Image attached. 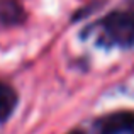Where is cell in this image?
I'll return each instance as SVG.
<instances>
[{"label": "cell", "mask_w": 134, "mask_h": 134, "mask_svg": "<svg viewBox=\"0 0 134 134\" xmlns=\"http://www.w3.org/2000/svg\"><path fill=\"white\" fill-rule=\"evenodd\" d=\"M104 31L112 43L134 46V0L124 9L114 10L105 17Z\"/></svg>", "instance_id": "cell-1"}, {"label": "cell", "mask_w": 134, "mask_h": 134, "mask_svg": "<svg viewBox=\"0 0 134 134\" xmlns=\"http://www.w3.org/2000/svg\"><path fill=\"white\" fill-rule=\"evenodd\" d=\"M134 134V112H114L98 121V134Z\"/></svg>", "instance_id": "cell-2"}, {"label": "cell", "mask_w": 134, "mask_h": 134, "mask_svg": "<svg viewBox=\"0 0 134 134\" xmlns=\"http://www.w3.org/2000/svg\"><path fill=\"white\" fill-rule=\"evenodd\" d=\"M17 105V93L12 87L0 83V124L5 122L12 115L14 109Z\"/></svg>", "instance_id": "cell-3"}, {"label": "cell", "mask_w": 134, "mask_h": 134, "mask_svg": "<svg viewBox=\"0 0 134 134\" xmlns=\"http://www.w3.org/2000/svg\"><path fill=\"white\" fill-rule=\"evenodd\" d=\"M24 17V12L19 3L12 0H3L0 2V20L3 24H15Z\"/></svg>", "instance_id": "cell-4"}, {"label": "cell", "mask_w": 134, "mask_h": 134, "mask_svg": "<svg viewBox=\"0 0 134 134\" xmlns=\"http://www.w3.org/2000/svg\"><path fill=\"white\" fill-rule=\"evenodd\" d=\"M70 134H82V132H76V131H75V132H70Z\"/></svg>", "instance_id": "cell-5"}]
</instances>
